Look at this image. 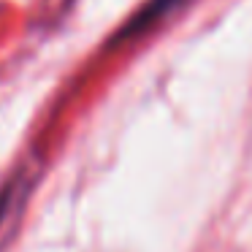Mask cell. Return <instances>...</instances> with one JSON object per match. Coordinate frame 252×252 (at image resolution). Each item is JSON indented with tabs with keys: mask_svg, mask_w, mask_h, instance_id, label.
<instances>
[{
	"mask_svg": "<svg viewBox=\"0 0 252 252\" xmlns=\"http://www.w3.org/2000/svg\"><path fill=\"white\" fill-rule=\"evenodd\" d=\"M6 206H8V190L0 195V217H3V212H6Z\"/></svg>",
	"mask_w": 252,
	"mask_h": 252,
	"instance_id": "2",
	"label": "cell"
},
{
	"mask_svg": "<svg viewBox=\"0 0 252 252\" xmlns=\"http://www.w3.org/2000/svg\"><path fill=\"white\" fill-rule=\"evenodd\" d=\"M179 3H182V0H149L147 6H144L141 11H138L136 17L125 25V30L120 33V38H133V35H138L141 30L152 28L160 17H165V14H168L171 8H176ZM120 38H117V41H120Z\"/></svg>",
	"mask_w": 252,
	"mask_h": 252,
	"instance_id": "1",
	"label": "cell"
}]
</instances>
